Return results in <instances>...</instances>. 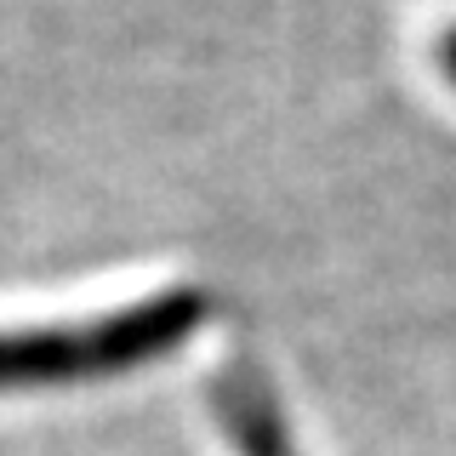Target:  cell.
Listing matches in <instances>:
<instances>
[{"instance_id": "obj_3", "label": "cell", "mask_w": 456, "mask_h": 456, "mask_svg": "<svg viewBox=\"0 0 456 456\" xmlns=\"http://www.w3.org/2000/svg\"><path fill=\"white\" fill-rule=\"evenodd\" d=\"M445 69H451V80H456V28L445 35Z\"/></svg>"}, {"instance_id": "obj_2", "label": "cell", "mask_w": 456, "mask_h": 456, "mask_svg": "<svg viewBox=\"0 0 456 456\" xmlns=\"http://www.w3.org/2000/svg\"><path fill=\"white\" fill-rule=\"evenodd\" d=\"M223 422L234 428L240 456H297L291 434L280 422V405L268 399V388L256 377H234L223 388Z\"/></svg>"}, {"instance_id": "obj_1", "label": "cell", "mask_w": 456, "mask_h": 456, "mask_svg": "<svg viewBox=\"0 0 456 456\" xmlns=\"http://www.w3.org/2000/svg\"><path fill=\"white\" fill-rule=\"evenodd\" d=\"M200 320V291H160L103 314V320L57 325V331H0V394L6 388H52V382H86V377H126L137 365L166 360L183 348Z\"/></svg>"}]
</instances>
